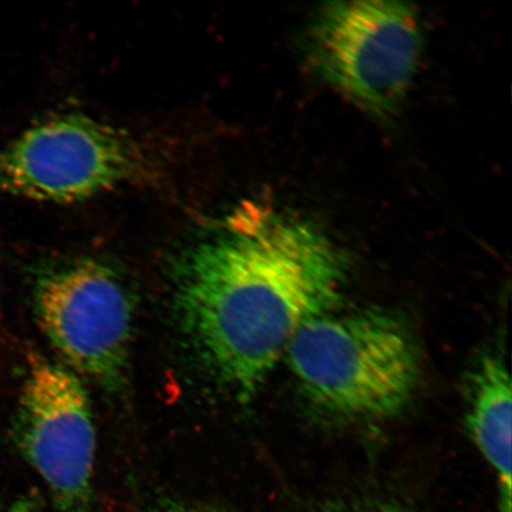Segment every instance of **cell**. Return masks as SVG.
<instances>
[{
	"instance_id": "obj_1",
	"label": "cell",
	"mask_w": 512,
	"mask_h": 512,
	"mask_svg": "<svg viewBox=\"0 0 512 512\" xmlns=\"http://www.w3.org/2000/svg\"><path fill=\"white\" fill-rule=\"evenodd\" d=\"M347 262L312 223L260 206L183 256L176 306L192 344L221 382L248 400L297 332L341 300Z\"/></svg>"
},
{
	"instance_id": "obj_2",
	"label": "cell",
	"mask_w": 512,
	"mask_h": 512,
	"mask_svg": "<svg viewBox=\"0 0 512 512\" xmlns=\"http://www.w3.org/2000/svg\"><path fill=\"white\" fill-rule=\"evenodd\" d=\"M285 356L307 401L342 419L398 414L412 400L421 373L412 330L382 309L312 319Z\"/></svg>"
},
{
	"instance_id": "obj_3",
	"label": "cell",
	"mask_w": 512,
	"mask_h": 512,
	"mask_svg": "<svg viewBox=\"0 0 512 512\" xmlns=\"http://www.w3.org/2000/svg\"><path fill=\"white\" fill-rule=\"evenodd\" d=\"M307 57L329 85L377 117L398 112L422 53L411 5L379 0L332 2L307 31Z\"/></svg>"
},
{
	"instance_id": "obj_4",
	"label": "cell",
	"mask_w": 512,
	"mask_h": 512,
	"mask_svg": "<svg viewBox=\"0 0 512 512\" xmlns=\"http://www.w3.org/2000/svg\"><path fill=\"white\" fill-rule=\"evenodd\" d=\"M134 140L82 114H57L28 128L0 151V195L72 203L143 175Z\"/></svg>"
},
{
	"instance_id": "obj_5",
	"label": "cell",
	"mask_w": 512,
	"mask_h": 512,
	"mask_svg": "<svg viewBox=\"0 0 512 512\" xmlns=\"http://www.w3.org/2000/svg\"><path fill=\"white\" fill-rule=\"evenodd\" d=\"M34 302L38 323L68 369L118 386L133 326L132 299L118 273L92 259L51 268L37 279Z\"/></svg>"
},
{
	"instance_id": "obj_6",
	"label": "cell",
	"mask_w": 512,
	"mask_h": 512,
	"mask_svg": "<svg viewBox=\"0 0 512 512\" xmlns=\"http://www.w3.org/2000/svg\"><path fill=\"white\" fill-rule=\"evenodd\" d=\"M16 438L57 507L85 511L92 497L96 433L91 400L74 371L46 357L29 356Z\"/></svg>"
},
{
	"instance_id": "obj_7",
	"label": "cell",
	"mask_w": 512,
	"mask_h": 512,
	"mask_svg": "<svg viewBox=\"0 0 512 512\" xmlns=\"http://www.w3.org/2000/svg\"><path fill=\"white\" fill-rule=\"evenodd\" d=\"M511 380L498 354H484L466 384V425L498 479L499 510L511 512Z\"/></svg>"
},
{
	"instance_id": "obj_8",
	"label": "cell",
	"mask_w": 512,
	"mask_h": 512,
	"mask_svg": "<svg viewBox=\"0 0 512 512\" xmlns=\"http://www.w3.org/2000/svg\"><path fill=\"white\" fill-rule=\"evenodd\" d=\"M303 512H414L407 504L389 497L338 499L313 505Z\"/></svg>"
},
{
	"instance_id": "obj_9",
	"label": "cell",
	"mask_w": 512,
	"mask_h": 512,
	"mask_svg": "<svg viewBox=\"0 0 512 512\" xmlns=\"http://www.w3.org/2000/svg\"><path fill=\"white\" fill-rule=\"evenodd\" d=\"M152 512H217V511L196 508V507H190V505L181 504V503H166V504L160 505V507L156 508Z\"/></svg>"
},
{
	"instance_id": "obj_10",
	"label": "cell",
	"mask_w": 512,
	"mask_h": 512,
	"mask_svg": "<svg viewBox=\"0 0 512 512\" xmlns=\"http://www.w3.org/2000/svg\"><path fill=\"white\" fill-rule=\"evenodd\" d=\"M34 510V502H31L30 499L27 501H19L12 505L8 510L4 512H32Z\"/></svg>"
}]
</instances>
